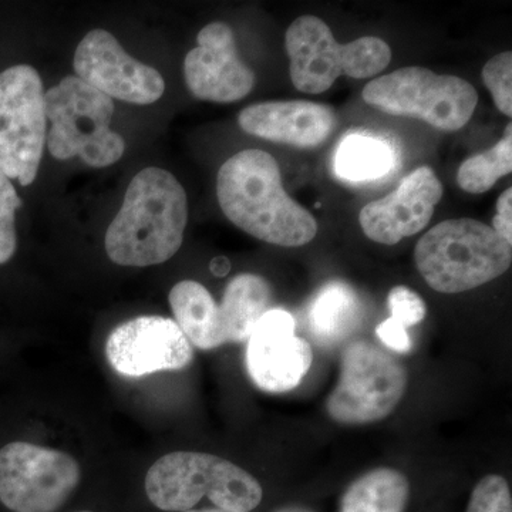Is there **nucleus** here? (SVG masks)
I'll return each mask as SVG.
<instances>
[{
    "instance_id": "32",
    "label": "nucleus",
    "mask_w": 512,
    "mask_h": 512,
    "mask_svg": "<svg viewBox=\"0 0 512 512\" xmlns=\"http://www.w3.org/2000/svg\"><path fill=\"white\" fill-rule=\"evenodd\" d=\"M79 512H92V511H79Z\"/></svg>"
},
{
    "instance_id": "20",
    "label": "nucleus",
    "mask_w": 512,
    "mask_h": 512,
    "mask_svg": "<svg viewBox=\"0 0 512 512\" xmlns=\"http://www.w3.org/2000/svg\"><path fill=\"white\" fill-rule=\"evenodd\" d=\"M409 494V480L403 473L376 468L349 485L339 512H404Z\"/></svg>"
},
{
    "instance_id": "29",
    "label": "nucleus",
    "mask_w": 512,
    "mask_h": 512,
    "mask_svg": "<svg viewBox=\"0 0 512 512\" xmlns=\"http://www.w3.org/2000/svg\"><path fill=\"white\" fill-rule=\"evenodd\" d=\"M210 269L212 274L218 276V278H224L231 271V262L225 256H217V258L212 259Z\"/></svg>"
},
{
    "instance_id": "8",
    "label": "nucleus",
    "mask_w": 512,
    "mask_h": 512,
    "mask_svg": "<svg viewBox=\"0 0 512 512\" xmlns=\"http://www.w3.org/2000/svg\"><path fill=\"white\" fill-rule=\"evenodd\" d=\"M406 387V367L397 357L356 340L343 350L338 384L328 397L326 412L340 424L376 423L396 410Z\"/></svg>"
},
{
    "instance_id": "18",
    "label": "nucleus",
    "mask_w": 512,
    "mask_h": 512,
    "mask_svg": "<svg viewBox=\"0 0 512 512\" xmlns=\"http://www.w3.org/2000/svg\"><path fill=\"white\" fill-rule=\"evenodd\" d=\"M360 316L362 305L357 293L345 282L332 281L313 298L309 328L318 345L330 348L355 332Z\"/></svg>"
},
{
    "instance_id": "11",
    "label": "nucleus",
    "mask_w": 512,
    "mask_h": 512,
    "mask_svg": "<svg viewBox=\"0 0 512 512\" xmlns=\"http://www.w3.org/2000/svg\"><path fill=\"white\" fill-rule=\"evenodd\" d=\"M74 72L110 99L141 106L156 103L165 90L163 76L156 69L127 55L119 40L103 29L83 37L74 53Z\"/></svg>"
},
{
    "instance_id": "27",
    "label": "nucleus",
    "mask_w": 512,
    "mask_h": 512,
    "mask_svg": "<svg viewBox=\"0 0 512 512\" xmlns=\"http://www.w3.org/2000/svg\"><path fill=\"white\" fill-rule=\"evenodd\" d=\"M376 335L380 342L393 352L409 353L413 349V342L407 329L392 318L384 320L377 326Z\"/></svg>"
},
{
    "instance_id": "9",
    "label": "nucleus",
    "mask_w": 512,
    "mask_h": 512,
    "mask_svg": "<svg viewBox=\"0 0 512 512\" xmlns=\"http://www.w3.org/2000/svg\"><path fill=\"white\" fill-rule=\"evenodd\" d=\"M45 94L28 64L0 73V171L23 187L36 180L45 150Z\"/></svg>"
},
{
    "instance_id": "19",
    "label": "nucleus",
    "mask_w": 512,
    "mask_h": 512,
    "mask_svg": "<svg viewBox=\"0 0 512 512\" xmlns=\"http://www.w3.org/2000/svg\"><path fill=\"white\" fill-rule=\"evenodd\" d=\"M271 288L262 276L241 274L227 285L220 306L224 343L245 342L268 312Z\"/></svg>"
},
{
    "instance_id": "12",
    "label": "nucleus",
    "mask_w": 512,
    "mask_h": 512,
    "mask_svg": "<svg viewBox=\"0 0 512 512\" xmlns=\"http://www.w3.org/2000/svg\"><path fill=\"white\" fill-rule=\"evenodd\" d=\"M106 355L119 375L141 377L185 369L192 362L194 352L175 320L138 316L110 333Z\"/></svg>"
},
{
    "instance_id": "3",
    "label": "nucleus",
    "mask_w": 512,
    "mask_h": 512,
    "mask_svg": "<svg viewBox=\"0 0 512 512\" xmlns=\"http://www.w3.org/2000/svg\"><path fill=\"white\" fill-rule=\"evenodd\" d=\"M414 261L426 284L441 293L471 291L508 271L512 244L484 222H440L417 242Z\"/></svg>"
},
{
    "instance_id": "15",
    "label": "nucleus",
    "mask_w": 512,
    "mask_h": 512,
    "mask_svg": "<svg viewBox=\"0 0 512 512\" xmlns=\"http://www.w3.org/2000/svg\"><path fill=\"white\" fill-rule=\"evenodd\" d=\"M441 197L443 184L424 165L407 175L392 194L363 207L359 214L360 227L377 244H397L427 227Z\"/></svg>"
},
{
    "instance_id": "28",
    "label": "nucleus",
    "mask_w": 512,
    "mask_h": 512,
    "mask_svg": "<svg viewBox=\"0 0 512 512\" xmlns=\"http://www.w3.org/2000/svg\"><path fill=\"white\" fill-rule=\"evenodd\" d=\"M495 232L512 244V190L508 188L500 195L497 201V214L493 220Z\"/></svg>"
},
{
    "instance_id": "21",
    "label": "nucleus",
    "mask_w": 512,
    "mask_h": 512,
    "mask_svg": "<svg viewBox=\"0 0 512 512\" xmlns=\"http://www.w3.org/2000/svg\"><path fill=\"white\" fill-rule=\"evenodd\" d=\"M333 167L340 178L353 183L377 180L393 170L394 151L379 138L350 134L339 144Z\"/></svg>"
},
{
    "instance_id": "24",
    "label": "nucleus",
    "mask_w": 512,
    "mask_h": 512,
    "mask_svg": "<svg viewBox=\"0 0 512 512\" xmlns=\"http://www.w3.org/2000/svg\"><path fill=\"white\" fill-rule=\"evenodd\" d=\"M483 80L497 109L512 116V53L503 52L488 60L483 69Z\"/></svg>"
},
{
    "instance_id": "30",
    "label": "nucleus",
    "mask_w": 512,
    "mask_h": 512,
    "mask_svg": "<svg viewBox=\"0 0 512 512\" xmlns=\"http://www.w3.org/2000/svg\"><path fill=\"white\" fill-rule=\"evenodd\" d=\"M275 512H313V511L306 510V508H301V507H288V508H282V510H278Z\"/></svg>"
},
{
    "instance_id": "2",
    "label": "nucleus",
    "mask_w": 512,
    "mask_h": 512,
    "mask_svg": "<svg viewBox=\"0 0 512 512\" xmlns=\"http://www.w3.org/2000/svg\"><path fill=\"white\" fill-rule=\"evenodd\" d=\"M187 194L168 171L148 167L128 185L123 205L106 232V252L121 266L160 265L184 241Z\"/></svg>"
},
{
    "instance_id": "22",
    "label": "nucleus",
    "mask_w": 512,
    "mask_h": 512,
    "mask_svg": "<svg viewBox=\"0 0 512 512\" xmlns=\"http://www.w3.org/2000/svg\"><path fill=\"white\" fill-rule=\"evenodd\" d=\"M512 171V126L505 128L504 137L490 150L467 158L458 168L457 183L470 194L490 191L500 178Z\"/></svg>"
},
{
    "instance_id": "26",
    "label": "nucleus",
    "mask_w": 512,
    "mask_h": 512,
    "mask_svg": "<svg viewBox=\"0 0 512 512\" xmlns=\"http://www.w3.org/2000/svg\"><path fill=\"white\" fill-rule=\"evenodd\" d=\"M390 313L393 320H396L403 328H412L426 318V303L419 293L412 291L407 286H396L389 293L387 298Z\"/></svg>"
},
{
    "instance_id": "13",
    "label": "nucleus",
    "mask_w": 512,
    "mask_h": 512,
    "mask_svg": "<svg viewBox=\"0 0 512 512\" xmlns=\"http://www.w3.org/2000/svg\"><path fill=\"white\" fill-rule=\"evenodd\" d=\"M295 326L291 313L271 309L249 336L245 365L252 382L266 393L291 392L311 369V345L295 335Z\"/></svg>"
},
{
    "instance_id": "4",
    "label": "nucleus",
    "mask_w": 512,
    "mask_h": 512,
    "mask_svg": "<svg viewBox=\"0 0 512 512\" xmlns=\"http://www.w3.org/2000/svg\"><path fill=\"white\" fill-rule=\"evenodd\" d=\"M148 500L160 510L190 511L208 497L218 510L249 512L261 504L264 491L248 471L224 458L194 451H175L151 466L146 477Z\"/></svg>"
},
{
    "instance_id": "23",
    "label": "nucleus",
    "mask_w": 512,
    "mask_h": 512,
    "mask_svg": "<svg viewBox=\"0 0 512 512\" xmlns=\"http://www.w3.org/2000/svg\"><path fill=\"white\" fill-rule=\"evenodd\" d=\"M22 207V200L16 192L10 178L0 171V265L15 255L18 238H16V211Z\"/></svg>"
},
{
    "instance_id": "14",
    "label": "nucleus",
    "mask_w": 512,
    "mask_h": 512,
    "mask_svg": "<svg viewBox=\"0 0 512 512\" xmlns=\"http://www.w3.org/2000/svg\"><path fill=\"white\" fill-rule=\"evenodd\" d=\"M198 46L184 60L188 89L197 99L232 103L255 86V73L238 55L234 32L222 22L210 23L198 35Z\"/></svg>"
},
{
    "instance_id": "7",
    "label": "nucleus",
    "mask_w": 512,
    "mask_h": 512,
    "mask_svg": "<svg viewBox=\"0 0 512 512\" xmlns=\"http://www.w3.org/2000/svg\"><path fill=\"white\" fill-rule=\"evenodd\" d=\"M363 99L390 116L414 117L439 130L457 131L473 117L478 94L461 77L412 66L366 84Z\"/></svg>"
},
{
    "instance_id": "16",
    "label": "nucleus",
    "mask_w": 512,
    "mask_h": 512,
    "mask_svg": "<svg viewBox=\"0 0 512 512\" xmlns=\"http://www.w3.org/2000/svg\"><path fill=\"white\" fill-rule=\"evenodd\" d=\"M239 126L251 136L299 148L325 143L338 124L328 104L306 100L266 101L242 110Z\"/></svg>"
},
{
    "instance_id": "1",
    "label": "nucleus",
    "mask_w": 512,
    "mask_h": 512,
    "mask_svg": "<svg viewBox=\"0 0 512 512\" xmlns=\"http://www.w3.org/2000/svg\"><path fill=\"white\" fill-rule=\"evenodd\" d=\"M221 210L232 224L256 239L296 248L318 232L311 212L289 197L271 154L245 150L225 161L217 178Z\"/></svg>"
},
{
    "instance_id": "25",
    "label": "nucleus",
    "mask_w": 512,
    "mask_h": 512,
    "mask_svg": "<svg viewBox=\"0 0 512 512\" xmlns=\"http://www.w3.org/2000/svg\"><path fill=\"white\" fill-rule=\"evenodd\" d=\"M466 512H512L510 485L505 478L497 474L481 478L471 494Z\"/></svg>"
},
{
    "instance_id": "5",
    "label": "nucleus",
    "mask_w": 512,
    "mask_h": 512,
    "mask_svg": "<svg viewBox=\"0 0 512 512\" xmlns=\"http://www.w3.org/2000/svg\"><path fill=\"white\" fill-rule=\"evenodd\" d=\"M50 154L57 160L80 157L87 165L103 168L123 157L126 143L111 130L114 104L77 76L64 77L45 94Z\"/></svg>"
},
{
    "instance_id": "10",
    "label": "nucleus",
    "mask_w": 512,
    "mask_h": 512,
    "mask_svg": "<svg viewBox=\"0 0 512 512\" xmlns=\"http://www.w3.org/2000/svg\"><path fill=\"white\" fill-rule=\"evenodd\" d=\"M77 461L63 451L15 441L0 450V503L13 512H55L80 481Z\"/></svg>"
},
{
    "instance_id": "17",
    "label": "nucleus",
    "mask_w": 512,
    "mask_h": 512,
    "mask_svg": "<svg viewBox=\"0 0 512 512\" xmlns=\"http://www.w3.org/2000/svg\"><path fill=\"white\" fill-rule=\"evenodd\" d=\"M175 323L192 345L211 350L225 345L222 338L220 306L208 289L195 281H183L170 292Z\"/></svg>"
},
{
    "instance_id": "6",
    "label": "nucleus",
    "mask_w": 512,
    "mask_h": 512,
    "mask_svg": "<svg viewBox=\"0 0 512 512\" xmlns=\"http://www.w3.org/2000/svg\"><path fill=\"white\" fill-rule=\"evenodd\" d=\"M285 46L293 86L306 94L325 93L340 76H376L392 60V49L379 37L339 45L329 26L316 16L296 19L286 30Z\"/></svg>"
},
{
    "instance_id": "31",
    "label": "nucleus",
    "mask_w": 512,
    "mask_h": 512,
    "mask_svg": "<svg viewBox=\"0 0 512 512\" xmlns=\"http://www.w3.org/2000/svg\"><path fill=\"white\" fill-rule=\"evenodd\" d=\"M185 512H228L222 510H205V511H185Z\"/></svg>"
}]
</instances>
